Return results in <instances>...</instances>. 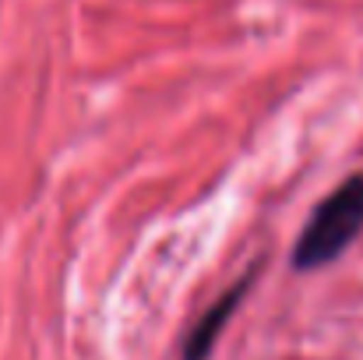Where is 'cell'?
Returning <instances> with one entry per match:
<instances>
[{
	"label": "cell",
	"mask_w": 363,
	"mask_h": 360,
	"mask_svg": "<svg viewBox=\"0 0 363 360\" xmlns=\"http://www.w3.org/2000/svg\"><path fill=\"white\" fill-rule=\"evenodd\" d=\"M247 286H250V276L240 279L233 290H226V293L205 311V318L191 329V336H187V343H184V360H208L212 357V350H216V343H219V332H223L226 322L233 318V311H237V304L243 300Z\"/></svg>",
	"instance_id": "7a4b0ae2"
},
{
	"label": "cell",
	"mask_w": 363,
	"mask_h": 360,
	"mask_svg": "<svg viewBox=\"0 0 363 360\" xmlns=\"http://www.w3.org/2000/svg\"><path fill=\"white\" fill-rule=\"evenodd\" d=\"M363 230V173L342 180L311 216L307 230L293 247L296 268H321L335 261Z\"/></svg>",
	"instance_id": "6da1fadb"
}]
</instances>
